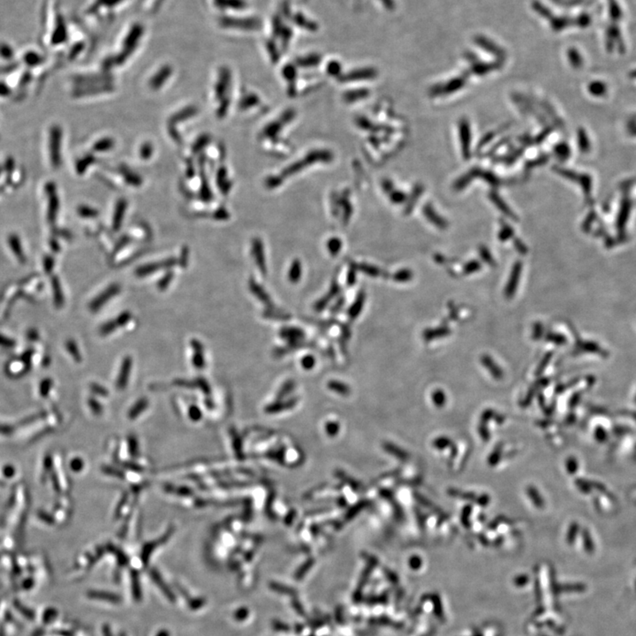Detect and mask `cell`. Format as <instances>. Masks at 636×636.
Returning <instances> with one entry per match:
<instances>
[{
    "label": "cell",
    "instance_id": "obj_1",
    "mask_svg": "<svg viewBox=\"0 0 636 636\" xmlns=\"http://www.w3.org/2000/svg\"><path fill=\"white\" fill-rule=\"evenodd\" d=\"M120 292V285L113 284L109 286L107 289L104 290L97 298H95L89 304V309L93 312H97L106 302H108L112 298L115 296Z\"/></svg>",
    "mask_w": 636,
    "mask_h": 636
},
{
    "label": "cell",
    "instance_id": "obj_2",
    "mask_svg": "<svg viewBox=\"0 0 636 636\" xmlns=\"http://www.w3.org/2000/svg\"><path fill=\"white\" fill-rule=\"evenodd\" d=\"M252 254H253V257H254L255 264H256V266L258 267L260 272L263 276H266V260H265V255H264L263 245H262V242L260 239H254L253 240V242H252Z\"/></svg>",
    "mask_w": 636,
    "mask_h": 636
},
{
    "label": "cell",
    "instance_id": "obj_3",
    "mask_svg": "<svg viewBox=\"0 0 636 636\" xmlns=\"http://www.w3.org/2000/svg\"><path fill=\"white\" fill-rule=\"evenodd\" d=\"M279 336L282 339L285 340L287 344L299 343L304 341L305 332L301 328L287 327L282 328L279 332Z\"/></svg>",
    "mask_w": 636,
    "mask_h": 636
},
{
    "label": "cell",
    "instance_id": "obj_4",
    "mask_svg": "<svg viewBox=\"0 0 636 636\" xmlns=\"http://www.w3.org/2000/svg\"><path fill=\"white\" fill-rule=\"evenodd\" d=\"M175 263H176V261L172 258L167 259L166 261H162V262H160L149 263V264H146V265H143V266L138 268L135 271V273L138 277H145L148 274L153 273L155 271H158L161 269L171 268V267L174 266Z\"/></svg>",
    "mask_w": 636,
    "mask_h": 636
},
{
    "label": "cell",
    "instance_id": "obj_5",
    "mask_svg": "<svg viewBox=\"0 0 636 636\" xmlns=\"http://www.w3.org/2000/svg\"><path fill=\"white\" fill-rule=\"evenodd\" d=\"M249 288H250L251 293L254 294V296L258 299L259 301L262 302L265 305L266 309H274L273 301L270 299V295L267 293L266 291L263 289V287L259 285L257 282L254 280V278H251L249 281Z\"/></svg>",
    "mask_w": 636,
    "mask_h": 636
},
{
    "label": "cell",
    "instance_id": "obj_6",
    "mask_svg": "<svg viewBox=\"0 0 636 636\" xmlns=\"http://www.w3.org/2000/svg\"><path fill=\"white\" fill-rule=\"evenodd\" d=\"M299 401L298 398H291L289 400L286 401H277L276 402L270 403V405L266 406L264 411L267 414H278V413L283 412L292 409L297 405Z\"/></svg>",
    "mask_w": 636,
    "mask_h": 636
},
{
    "label": "cell",
    "instance_id": "obj_7",
    "mask_svg": "<svg viewBox=\"0 0 636 636\" xmlns=\"http://www.w3.org/2000/svg\"><path fill=\"white\" fill-rule=\"evenodd\" d=\"M365 301H366V293L363 290H361L355 298V301L348 309L347 315L350 320H355L361 315L365 304Z\"/></svg>",
    "mask_w": 636,
    "mask_h": 636
},
{
    "label": "cell",
    "instance_id": "obj_8",
    "mask_svg": "<svg viewBox=\"0 0 636 636\" xmlns=\"http://www.w3.org/2000/svg\"><path fill=\"white\" fill-rule=\"evenodd\" d=\"M131 368L132 359L127 356L123 360V363L121 364V368H120V374L117 379V387L119 389L123 390L127 386L130 372H131Z\"/></svg>",
    "mask_w": 636,
    "mask_h": 636
},
{
    "label": "cell",
    "instance_id": "obj_9",
    "mask_svg": "<svg viewBox=\"0 0 636 636\" xmlns=\"http://www.w3.org/2000/svg\"><path fill=\"white\" fill-rule=\"evenodd\" d=\"M301 275H302L301 262L299 259H294L288 270V280L292 284H297L301 280Z\"/></svg>",
    "mask_w": 636,
    "mask_h": 636
},
{
    "label": "cell",
    "instance_id": "obj_10",
    "mask_svg": "<svg viewBox=\"0 0 636 636\" xmlns=\"http://www.w3.org/2000/svg\"><path fill=\"white\" fill-rule=\"evenodd\" d=\"M358 270L362 271L363 274H365L369 277L371 278H378V277H385L386 276V271L381 270L380 268L369 264L366 262H362L358 264Z\"/></svg>",
    "mask_w": 636,
    "mask_h": 636
},
{
    "label": "cell",
    "instance_id": "obj_11",
    "mask_svg": "<svg viewBox=\"0 0 636 636\" xmlns=\"http://www.w3.org/2000/svg\"><path fill=\"white\" fill-rule=\"evenodd\" d=\"M89 598L93 599H100L104 601L110 602L112 604H120L121 598L115 594L108 593L104 591H90L88 594Z\"/></svg>",
    "mask_w": 636,
    "mask_h": 636
},
{
    "label": "cell",
    "instance_id": "obj_12",
    "mask_svg": "<svg viewBox=\"0 0 636 636\" xmlns=\"http://www.w3.org/2000/svg\"><path fill=\"white\" fill-rule=\"evenodd\" d=\"M151 577L153 579V581H154L155 583L159 587V589L162 590V592L164 593V595L166 596V598H167V599H169L170 602L174 603V602H175V597H174V593L172 592V590H169V588H168V586L166 585L162 579L160 578V576L158 575V572H156V571H152V572H151Z\"/></svg>",
    "mask_w": 636,
    "mask_h": 636
},
{
    "label": "cell",
    "instance_id": "obj_13",
    "mask_svg": "<svg viewBox=\"0 0 636 636\" xmlns=\"http://www.w3.org/2000/svg\"><path fill=\"white\" fill-rule=\"evenodd\" d=\"M328 388L334 392L336 394L343 395V396H348L351 394V388L350 386L345 384L343 382L338 381V380H331L327 384Z\"/></svg>",
    "mask_w": 636,
    "mask_h": 636
},
{
    "label": "cell",
    "instance_id": "obj_14",
    "mask_svg": "<svg viewBox=\"0 0 636 636\" xmlns=\"http://www.w3.org/2000/svg\"><path fill=\"white\" fill-rule=\"evenodd\" d=\"M193 345L194 351H195V355L193 357L194 366L197 368V370L203 369V367L205 366V358H204V354H203V347L199 341L193 340L192 341Z\"/></svg>",
    "mask_w": 636,
    "mask_h": 636
},
{
    "label": "cell",
    "instance_id": "obj_15",
    "mask_svg": "<svg viewBox=\"0 0 636 636\" xmlns=\"http://www.w3.org/2000/svg\"><path fill=\"white\" fill-rule=\"evenodd\" d=\"M262 316L267 319H274V320L287 321L291 319L289 314L283 312L282 310L277 309V308L265 309L264 312L262 313Z\"/></svg>",
    "mask_w": 636,
    "mask_h": 636
},
{
    "label": "cell",
    "instance_id": "obj_16",
    "mask_svg": "<svg viewBox=\"0 0 636 636\" xmlns=\"http://www.w3.org/2000/svg\"><path fill=\"white\" fill-rule=\"evenodd\" d=\"M296 387L295 381L293 379H288L282 385L281 387L278 390L277 393V401H280L285 398L288 397L289 395L293 394V391Z\"/></svg>",
    "mask_w": 636,
    "mask_h": 636
},
{
    "label": "cell",
    "instance_id": "obj_17",
    "mask_svg": "<svg viewBox=\"0 0 636 636\" xmlns=\"http://www.w3.org/2000/svg\"><path fill=\"white\" fill-rule=\"evenodd\" d=\"M270 588L274 591L278 592V593L284 594V595H287V596L293 597V596H296L297 595L296 590L293 589V588H290V587L286 586V585H283V584H280V583H278V582H270Z\"/></svg>",
    "mask_w": 636,
    "mask_h": 636
},
{
    "label": "cell",
    "instance_id": "obj_18",
    "mask_svg": "<svg viewBox=\"0 0 636 636\" xmlns=\"http://www.w3.org/2000/svg\"><path fill=\"white\" fill-rule=\"evenodd\" d=\"M358 264L355 262H352L349 264V270L347 271V284L348 286H354L356 283L357 279V271H358Z\"/></svg>",
    "mask_w": 636,
    "mask_h": 636
},
{
    "label": "cell",
    "instance_id": "obj_19",
    "mask_svg": "<svg viewBox=\"0 0 636 636\" xmlns=\"http://www.w3.org/2000/svg\"><path fill=\"white\" fill-rule=\"evenodd\" d=\"M313 565H314V559H309V560H307V561H306V562H305V563L296 571L295 575H294V578H295V580H296V581H301V579L303 578L305 575H306V574L309 572V569L313 567Z\"/></svg>",
    "mask_w": 636,
    "mask_h": 636
},
{
    "label": "cell",
    "instance_id": "obj_20",
    "mask_svg": "<svg viewBox=\"0 0 636 636\" xmlns=\"http://www.w3.org/2000/svg\"><path fill=\"white\" fill-rule=\"evenodd\" d=\"M327 246L328 250L330 252L331 255L332 256H336L341 250L342 243H341V240L338 239V238H332V239L329 240Z\"/></svg>",
    "mask_w": 636,
    "mask_h": 636
},
{
    "label": "cell",
    "instance_id": "obj_21",
    "mask_svg": "<svg viewBox=\"0 0 636 636\" xmlns=\"http://www.w3.org/2000/svg\"><path fill=\"white\" fill-rule=\"evenodd\" d=\"M52 287H53V293H54V299L56 305L61 306L63 304V294H62L61 287L60 284L58 282L57 278H54L52 281Z\"/></svg>",
    "mask_w": 636,
    "mask_h": 636
},
{
    "label": "cell",
    "instance_id": "obj_22",
    "mask_svg": "<svg viewBox=\"0 0 636 636\" xmlns=\"http://www.w3.org/2000/svg\"><path fill=\"white\" fill-rule=\"evenodd\" d=\"M316 360L312 355H305L301 358V367L305 370H311L316 365Z\"/></svg>",
    "mask_w": 636,
    "mask_h": 636
},
{
    "label": "cell",
    "instance_id": "obj_23",
    "mask_svg": "<svg viewBox=\"0 0 636 636\" xmlns=\"http://www.w3.org/2000/svg\"><path fill=\"white\" fill-rule=\"evenodd\" d=\"M119 327H120V325H119V323H118L117 319L114 321H109L108 323L104 324L100 328V333L102 335H108L110 333H112L113 331H115L117 328Z\"/></svg>",
    "mask_w": 636,
    "mask_h": 636
},
{
    "label": "cell",
    "instance_id": "obj_24",
    "mask_svg": "<svg viewBox=\"0 0 636 636\" xmlns=\"http://www.w3.org/2000/svg\"><path fill=\"white\" fill-rule=\"evenodd\" d=\"M331 301H332V299L326 294V295L320 298L318 301H316V303L314 305V309L316 310V312H322L327 307Z\"/></svg>",
    "mask_w": 636,
    "mask_h": 636
},
{
    "label": "cell",
    "instance_id": "obj_25",
    "mask_svg": "<svg viewBox=\"0 0 636 636\" xmlns=\"http://www.w3.org/2000/svg\"><path fill=\"white\" fill-rule=\"evenodd\" d=\"M394 280L398 282L409 281V279L412 278V273L409 270H401L394 274Z\"/></svg>",
    "mask_w": 636,
    "mask_h": 636
},
{
    "label": "cell",
    "instance_id": "obj_26",
    "mask_svg": "<svg viewBox=\"0 0 636 636\" xmlns=\"http://www.w3.org/2000/svg\"><path fill=\"white\" fill-rule=\"evenodd\" d=\"M367 505H368V503L365 501L360 502L358 504H356V505H355L354 507H352L351 510H349V512L346 514V519H347V520H351L353 517H355V515H356L360 511H362L363 508H364Z\"/></svg>",
    "mask_w": 636,
    "mask_h": 636
},
{
    "label": "cell",
    "instance_id": "obj_27",
    "mask_svg": "<svg viewBox=\"0 0 636 636\" xmlns=\"http://www.w3.org/2000/svg\"><path fill=\"white\" fill-rule=\"evenodd\" d=\"M340 293H341V287H340V285H339V284L338 283L337 280H333V281L332 282L331 287H330V289H329V292H328V296L330 297V298H331L332 300V299H333V298H335V297H339Z\"/></svg>",
    "mask_w": 636,
    "mask_h": 636
},
{
    "label": "cell",
    "instance_id": "obj_28",
    "mask_svg": "<svg viewBox=\"0 0 636 636\" xmlns=\"http://www.w3.org/2000/svg\"><path fill=\"white\" fill-rule=\"evenodd\" d=\"M132 590H133V596L135 598L136 601H140L142 598V593H141V588L139 587V582L137 576L134 577L133 576V584H132Z\"/></svg>",
    "mask_w": 636,
    "mask_h": 636
},
{
    "label": "cell",
    "instance_id": "obj_29",
    "mask_svg": "<svg viewBox=\"0 0 636 636\" xmlns=\"http://www.w3.org/2000/svg\"><path fill=\"white\" fill-rule=\"evenodd\" d=\"M346 303V298L344 296H339V299L335 301V303L332 305L331 308V313L333 315H336L343 309L344 305Z\"/></svg>",
    "mask_w": 636,
    "mask_h": 636
},
{
    "label": "cell",
    "instance_id": "obj_30",
    "mask_svg": "<svg viewBox=\"0 0 636 636\" xmlns=\"http://www.w3.org/2000/svg\"><path fill=\"white\" fill-rule=\"evenodd\" d=\"M325 428H326V431H327L328 434H329L330 436H335L336 434L339 432L340 427H339V424H337V423H334V422H329V423L326 424V427H325Z\"/></svg>",
    "mask_w": 636,
    "mask_h": 636
},
{
    "label": "cell",
    "instance_id": "obj_31",
    "mask_svg": "<svg viewBox=\"0 0 636 636\" xmlns=\"http://www.w3.org/2000/svg\"><path fill=\"white\" fill-rule=\"evenodd\" d=\"M67 349L72 354L73 358L75 359L77 362L81 360V356H80V353H79V350L77 349V347H76L75 344L73 343V341H70V342L67 343Z\"/></svg>",
    "mask_w": 636,
    "mask_h": 636
},
{
    "label": "cell",
    "instance_id": "obj_32",
    "mask_svg": "<svg viewBox=\"0 0 636 636\" xmlns=\"http://www.w3.org/2000/svg\"><path fill=\"white\" fill-rule=\"evenodd\" d=\"M122 216H123V206H122V205H120V206L118 207L117 214H116L115 218H114L113 226H114L116 230L120 227V224H121V221H122Z\"/></svg>",
    "mask_w": 636,
    "mask_h": 636
},
{
    "label": "cell",
    "instance_id": "obj_33",
    "mask_svg": "<svg viewBox=\"0 0 636 636\" xmlns=\"http://www.w3.org/2000/svg\"><path fill=\"white\" fill-rule=\"evenodd\" d=\"M247 617H248V610L247 608H244V607L237 610L235 613H234V619H235L236 621H242L244 620H246Z\"/></svg>",
    "mask_w": 636,
    "mask_h": 636
},
{
    "label": "cell",
    "instance_id": "obj_34",
    "mask_svg": "<svg viewBox=\"0 0 636 636\" xmlns=\"http://www.w3.org/2000/svg\"><path fill=\"white\" fill-rule=\"evenodd\" d=\"M292 606H293L294 611H295V612H296L300 616L304 617L305 615H306L304 608H303V606H302V605H301V603H300V601H299L298 599H296V598H293V601H292Z\"/></svg>",
    "mask_w": 636,
    "mask_h": 636
},
{
    "label": "cell",
    "instance_id": "obj_35",
    "mask_svg": "<svg viewBox=\"0 0 636 636\" xmlns=\"http://www.w3.org/2000/svg\"><path fill=\"white\" fill-rule=\"evenodd\" d=\"M272 626H273V629H275V630H277V631H280V632H288L290 630L288 625H286L285 623H283L281 621H273V622H272Z\"/></svg>",
    "mask_w": 636,
    "mask_h": 636
},
{
    "label": "cell",
    "instance_id": "obj_36",
    "mask_svg": "<svg viewBox=\"0 0 636 636\" xmlns=\"http://www.w3.org/2000/svg\"><path fill=\"white\" fill-rule=\"evenodd\" d=\"M205 600L200 599V598H197V599H193L192 601H189V606L190 607V609L193 610L200 609L202 606H205Z\"/></svg>",
    "mask_w": 636,
    "mask_h": 636
},
{
    "label": "cell",
    "instance_id": "obj_37",
    "mask_svg": "<svg viewBox=\"0 0 636 636\" xmlns=\"http://www.w3.org/2000/svg\"><path fill=\"white\" fill-rule=\"evenodd\" d=\"M173 277H174V276H173V273H172V272L166 274V276H165V277H164V278L159 281V284H158L159 288H160V289H164V288H166V286H167L168 284H169L170 281L172 280Z\"/></svg>",
    "mask_w": 636,
    "mask_h": 636
},
{
    "label": "cell",
    "instance_id": "obj_38",
    "mask_svg": "<svg viewBox=\"0 0 636 636\" xmlns=\"http://www.w3.org/2000/svg\"><path fill=\"white\" fill-rule=\"evenodd\" d=\"M337 475H338V477H339V478H341L342 479V480H345L344 482H347V483H348L349 485H351L352 487H354L353 489H355V490H357V489H358L359 484L358 483H357V482H354L355 480L353 481V480H351V479H349V477H348V476H346V475H345V474H344L343 473H340V472H339V473L337 474Z\"/></svg>",
    "mask_w": 636,
    "mask_h": 636
},
{
    "label": "cell",
    "instance_id": "obj_39",
    "mask_svg": "<svg viewBox=\"0 0 636 636\" xmlns=\"http://www.w3.org/2000/svg\"><path fill=\"white\" fill-rule=\"evenodd\" d=\"M3 343H4L5 347H11L13 345V341L11 340V339H6V338L0 336V345H2Z\"/></svg>",
    "mask_w": 636,
    "mask_h": 636
},
{
    "label": "cell",
    "instance_id": "obj_40",
    "mask_svg": "<svg viewBox=\"0 0 636 636\" xmlns=\"http://www.w3.org/2000/svg\"><path fill=\"white\" fill-rule=\"evenodd\" d=\"M362 598H363V590L357 589L355 594H354V601L355 603H359V602H361Z\"/></svg>",
    "mask_w": 636,
    "mask_h": 636
},
{
    "label": "cell",
    "instance_id": "obj_41",
    "mask_svg": "<svg viewBox=\"0 0 636 636\" xmlns=\"http://www.w3.org/2000/svg\"><path fill=\"white\" fill-rule=\"evenodd\" d=\"M111 144H112V143L108 142V141H106V142H105V141H104V142H101L100 143H98V144H97V149L98 151H99V150H106L105 148H108V147H110Z\"/></svg>",
    "mask_w": 636,
    "mask_h": 636
},
{
    "label": "cell",
    "instance_id": "obj_42",
    "mask_svg": "<svg viewBox=\"0 0 636 636\" xmlns=\"http://www.w3.org/2000/svg\"><path fill=\"white\" fill-rule=\"evenodd\" d=\"M336 619H337V621H338V623H340V624H341V623L343 622V619H342V613H341V612H340V611H339V612H338V611H337V613H336Z\"/></svg>",
    "mask_w": 636,
    "mask_h": 636
},
{
    "label": "cell",
    "instance_id": "obj_43",
    "mask_svg": "<svg viewBox=\"0 0 636 636\" xmlns=\"http://www.w3.org/2000/svg\"><path fill=\"white\" fill-rule=\"evenodd\" d=\"M103 632H104V636H112V633H111V630L109 629L108 626H104Z\"/></svg>",
    "mask_w": 636,
    "mask_h": 636
},
{
    "label": "cell",
    "instance_id": "obj_44",
    "mask_svg": "<svg viewBox=\"0 0 636 636\" xmlns=\"http://www.w3.org/2000/svg\"><path fill=\"white\" fill-rule=\"evenodd\" d=\"M157 636H170V635L169 633L166 631V630H163V631H160V632L158 633Z\"/></svg>",
    "mask_w": 636,
    "mask_h": 636
},
{
    "label": "cell",
    "instance_id": "obj_45",
    "mask_svg": "<svg viewBox=\"0 0 636 636\" xmlns=\"http://www.w3.org/2000/svg\"><path fill=\"white\" fill-rule=\"evenodd\" d=\"M295 629H296L295 631H296L297 633H301V631H302V626H301V625H297Z\"/></svg>",
    "mask_w": 636,
    "mask_h": 636
},
{
    "label": "cell",
    "instance_id": "obj_46",
    "mask_svg": "<svg viewBox=\"0 0 636 636\" xmlns=\"http://www.w3.org/2000/svg\"><path fill=\"white\" fill-rule=\"evenodd\" d=\"M122 636V635H121V636Z\"/></svg>",
    "mask_w": 636,
    "mask_h": 636
},
{
    "label": "cell",
    "instance_id": "obj_47",
    "mask_svg": "<svg viewBox=\"0 0 636 636\" xmlns=\"http://www.w3.org/2000/svg\"></svg>",
    "mask_w": 636,
    "mask_h": 636
}]
</instances>
